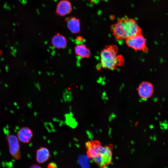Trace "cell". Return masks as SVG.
<instances>
[{"label":"cell","instance_id":"cell-1","mask_svg":"<svg viewBox=\"0 0 168 168\" xmlns=\"http://www.w3.org/2000/svg\"><path fill=\"white\" fill-rule=\"evenodd\" d=\"M87 156L92 158L100 168L109 165L112 159L113 146L111 144L102 146L97 141L87 142L85 144Z\"/></svg>","mask_w":168,"mask_h":168},{"label":"cell","instance_id":"cell-2","mask_svg":"<svg viewBox=\"0 0 168 168\" xmlns=\"http://www.w3.org/2000/svg\"><path fill=\"white\" fill-rule=\"evenodd\" d=\"M114 35L118 39L127 40L141 34L142 31L136 21L133 19L124 17L119 19L111 26Z\"/></svg>","mask_w":168,"mask_h":168},{"label":"cell","instance_id":"cell-3","mask_svg":"<svg viewBox=\"0 0 168 168\" xmlns=\"http://www.w3.org/2000/svg\"><path fill=\"white\" fill-rule=\"evenodd\" d=\"M118 48L114 45L106 46L100 52L101 65L102 68L113 70L123 63V58L118 55Z\"/></svg>","mask_w":168,"mask_h":168},{"label":"cell","instance_id":"cell-4","mask_svg":"<svg viewBox=\"0 0 168 168\" xmlns=\"http://www.w3.org/2000/svg\"><path fill=\"white\" fill-rule=\"evenodd\" d=\"M126 43L128 46L135 50L144 52L147 50L146 40L141 34L136 35L126 40Z\"/></svg>","mask_w":168,"mask_h":168},{"label":"cell","instance_id":"cell-5","mask_svg":"<svg viewBox=\"0 0 168 168\" xmlns=\"http://www.w3.org/2000/svg\"><path fill=\"white\" fill-rule=\"evenodd\" d=\"M6 138L11 155L16 159H19L21 157L20 147L17 137L13 134H9L7 136Z\"/></svg>","mask_w":168,"mask_h":168},{"label":"cell","instance_id":"cell-6","mask_svg":"<svg viewBox=\"0 0 168 168\" xmlns=\"http://www.w3.org/2000/svg\"><path fill=\"white\" fill-rule=\"evenodd\" d=\"M138 91L141 98L144 99L149 98L152 96L153 93V85L149 82H143L139 85Z\"/></svg>","mask_w":168,"mask_h":168},{"label":"cell","instance_id":"cell-7","mask_svg":"<svg viewBox=\"0 0 168 168\" xmlns=\"http://www.w3.org/2000/svg\"><path fill=\"white\" fill-rule=\"evenodd\" d=\"M72 9L71 3L68 0H61L57 4L56 13L58 16H64L70 13Z\"/></svg>","mask_w":168,"mask_h":168},{"label":"cell","instance_id":"cell-8","mask_svg":"<svg viewBox=\"0 0 168 168\" xmlns=\"http://www.w3.org/2000/svg\"><path fill=\"white\" fill-rule=\"evenodd\" d=\"M33 133L29 127L24 126L19 129L17 133L16 137L19 141L24 143H28L32 139Z\"/></svg>","mask_w":168,"mask_h":168},{"label":"cell","instance_id":"cell-9","mask_svg":"<svg viewBox=\"0 0 168 168\" xmlns=\"http://www.w3.org/2000/svg\"><path fill=\"white\" fill-rule=\"evenodd\" d=\"M65 21L68 29L72 33L77 34L80 32V22L78 18L71 16L66 18Z\"/></svg>","mask_w":168,"mask_h":168},{"label":"cell","instance_id":"cell-10","mask_svg":"<svg viewBox=\"0 0 168 168\" xmlns=\"http://www.w3.org/2000/svg\"><path fill=\"white\" fill-rule=\"evenodd\" d=\"M51 43L55 48L60 49L64 48L67 44L66 37L58 33L54 35L52 38Z\"/></svg>","mask_w":168,"mask_h":168},{"label":"cell","instance_id":"cell-11","mask_svg":"<svg viewBox=\"0 0 168 168\" xmlns=\"http://www.w3.org/2000/svg\"><path fill=\"white\" fill-rule=\"evenodd\" d=\"M74 50L75 54L82 58H88L91 56L90 50L84 44H78L75 47Z\"/></svg>","mask_w":168,"mask_h":168},{"label":"cell","instance_id":"cell-12","mask_svg":"<svg viewBox=\"0 0 168 168\" xmlns=\"http://www.w3.org/2000/svg\"><path fill=\"white\" fill-rule=\"evenodd\" d=\"M49 156L50 153L48 149L44 147H41L37 150L36 160L38 163H42L48 160Z\"/></svg>","mask_w":168,"mask_h":168},{"label":"cell","instance_id":"cell-13","mask_svg":"<svg viewBox=\"0 0 168 168\" xmlns=\"http://www.w3.org/2000/svg\"><path fill=\"white\" fill-rule=\"evenodd\" d=\"M48 168H57L56 164L54 163H49L47 167Z\"/></svg>","mask_w":168,"mask_h":168},{"label":"cell","instance_id":"cell-14","mask_svg":"<svg viewBox=\"0 0 168 168\" xmlns=\"http://www.w3.org/2000/svg\"><path fill=\"white\" fill-rule=\"evenodd\" d=\"M76 40L77 41L80 43L83 42L84 41L83 38L81 36L77 37H76Z\"/></svg>","mask_w":168,"mask_h":168},{"label":"cell","instance_id":"cell-15","mask_svg":"<svg viewBox=\"0 0 168 168\" xmlns=\"http://www.w3.org/2000/svg\"><path fill=\"white\" fill-rule=\"evenodd\" d=\"M90 2L93 4H96L104 0H89Z\"/></svg>","mask_w":168,"mask_h":168},{"label":"cell","instance_id":"cell-16","mask_svg":"<svg viewBox=\"0 0 168 168\" xmlns=\"http://www.w3.org/2000/svg\"><path fill=\"white\" fill-rule=\"evenodd\" d=\"M30 168H42L41 167L38 165H35L31 166Z\"/></svg>","mask_w":168,"mask_h":168},{"label":"cell","instance_id":"cell-17","mask_svg":"<svg viewBox=\"0 0 168 168\" xmlns=\"http://www.w3.org/2000/svg\"><path fill=\"white\" fill-rule=\"evenodd\" d=\"M0 54H1V53H0Z\"/></svg>","mask_w":168,"mask_h":168}]
</instances>
